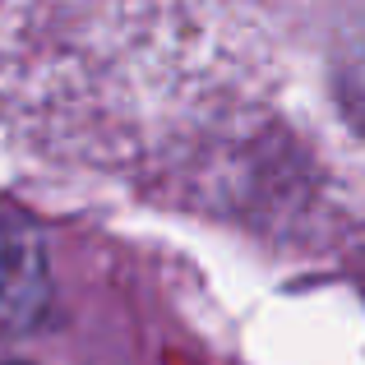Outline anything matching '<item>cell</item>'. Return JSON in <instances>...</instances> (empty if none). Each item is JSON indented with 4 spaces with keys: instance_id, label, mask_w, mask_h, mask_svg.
<instances>
[{
    "instance_id": "6da1fadb",
    "label": "cell",
    "mask_w": 365,
    "mask_h": 365,
    "mask_svg": "<svg viewBox=\"0 0 365 365\" xmlns=\"http://www.w3.org/2000/svg\"><path fill=\"white\" fill-rule=\"evenodd\" d=\"M51 301L42 236L24 222H0V324H33Z\"/></svg>"
}]
</instances>
